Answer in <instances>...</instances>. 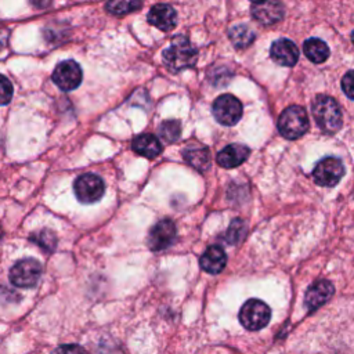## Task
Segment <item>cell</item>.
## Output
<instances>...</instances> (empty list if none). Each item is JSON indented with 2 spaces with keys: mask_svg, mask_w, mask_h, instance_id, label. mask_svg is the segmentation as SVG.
Returning <instances> with one entry per match:
<instances>
[{
  "mask_svg": "<svg viewBox=\"0 0 354 354\" xmlns=\"http://www.w3.org/2000/svg\"><path fill=\"white\" fill-rule=\"evenodd\" d=\"M196 48L184 36H176L163 51V62L171 72L191 68L196 62Z\"/></svg>",
  "mask_w": 354,
  "mask_h": 354,
  "instance_id": "obj_1",
  "label": "cell"
},
{
  "mask_svg": "<svg viewBox=\"0 0 354 354\" xmlns=\"http://www.w3.org/2000/svg\"><path fill=\"white\" fill-rule=\"evenodd\" d=\"M313 116L318 127L326 133H336L343 123V116L339 104L328 95H318L313 102Z\"/></svg>",
  "mask_w": 354,
  "mask_h": 354,
  "instance_id": "obj_2",
  "label": "cell"
},
{
  "mask_svg": "<svg viewBox=\"0 0 354 354\" xmlns=\"http://www.w3.org/2000/svg\"><path fill=\"white\" fill-rule=\"evenodd\" d=\"M278 130L288 140H296L308 130V116L303 106L286 108L278 119Z\"/></svg>",
  "mask_w": 354,
  "mask_h": 354,
  "instance_id": "obj_3",
  "label": "cell"
},
{
  "mask_svg": "<svg viewBox=\"0 0 354 354\" xmlns=\"http://www.w3.org/2000/svg\"><path fill=\"white\" fill-rule=\"evenodd\" d=\"M270 318V307L259 299H249L239 310V322L248 330H259L264 328Z\"/></svg>",
  "mask_w": 354,
  "mask_h": 354,
  "instance_id": "obj_4",
  "label": "cell"
},
{
  "mask_svg": "<svg viewBox=\"0 0 354 354\" xmlns=\"http://www.w3.org/2000/svg\"><path fill=\"white\" fill-rule=\"evenodd\" d=\"M41 275V264L32 257L17 261L10 270V281L18 288H33Z\"/></svg>",
  "mask_w": 354,
  "mask_h": 354,
  "instance_id": "obj_5",
  "label": "cell"
},
{
  "mask_svg": "<svg viewBox=\"0 0 354 354\" xmlns=\"http://www.w3.org/2000/svg\"><path fill=\"white\" fill-rule=\"evenodd\" d=\"M73 192L82 203H94L102 198L105 184L100 176L86 173L75 180Z\"/></svg>",
  "mask_w": 354,
  "mask_h": 354,
  "instance_id": "obj_6",
  "label": "cell"
},
{
  "mask_svg": "<svg viewBox=\"0 0 354 354\" xmlns=\"http://www.w3.org/2000/svg\"><path fill=\"white\" fill-rule=\"evenodd\" d=\"M212 109L216 120L224 126H234L242 116V104L236 97L231 94H223L217 97Z\"/></svg>",
  "mask_w": 354,
  "mask_h": 354,
  "instance_id": "obj_7",
  "label": "cell"
},
{
  "mask_svg": "<svg viewBox=\"0 0 354 354\" xmlns=\"http://www.w3.org/2000/svg\"><path fill=\"white\" fill-rule=\"evenodd\" d=\"M53 82L64 91H72L77 88L82 83L83 73L79 64L73 59L61 61L55 69L53 71L51 76Z\"/></svg>",
  "mask_w": 354,
  "mask_h": 354,
  "instance_id": "obj_8",
  "label": "cell"
},
{
  "mask_svg": "<svg viewBox=\"0 0 354 354\" xmlns=\"http://www.w3.org/2000/svg\"><path fill=\"white\" fill-rule=\"evenodd\" d=\"M343 173L344 167L342 160L337 158L328 156L317 163L315 169L313 170V178L318 185L333 187L340 181Z\"/></svg>",
  "mask_w": 354,
  "mask_h": 354,
  "instance_id": "obj_9",
  "label": "cell"
},
{
  "mask_svg": "<svg viewBox=\"0 0 354 354\" xmlns=\"http://www.w3.org/2000/svg\"><path fill=\"white\" fill-rule=\"evenodd\" d=\"M176 232H177L176 224L171 220L169 218L159 220L155 225L151 227L148 232V238H147L148 248L153 252L165 250L173 243L176 238Z\"/></svg>",
  "mask_w": 354,
  "mask_h": 354,
  "instance_id": "obj_10",
  "label": "cell"
},
{
  "mask_svg": "<svg viewBox=\"0 0 354 354\" xmlns=\"http://www.w3.org/2000/svg\"><path fill=\"white\" fill-rule=\"evenodd\" d=\"M148 22L151 25H153L155 28L163 30V32H169V30L176 28L177 12L171 6L165 4V3H159V4H155L149 10Z\"/></svg>",
  "mask_w": 354,
  "mask_h": 354,
  "instance_id": "obj_11",
  "label": "cell"
},
{
  "mask_svg": "<svg viewBox=\"0 0 354 354\" xmlns=\"http://www.w3.org/2000/svg\"><path fill=\"white\" fill-rule=\"evenodd\" d=\"M333 295V285L326 281L321 279L314 282L306 292L304 296V304L308 311H314L322 304H325Z\"/></svg>",
  "mask_w": 354,
  "mask_h": 354,
  "instance_id": "obj_12",
  "label": "cell"
},
{
  "mask_svg": "<svg viewBox=\"0 0 354 354\" xmlns=\"http://www.w3.org/2000/svg\"><path fill=\"white\" fill-rule=\"evenodd\" d=\"M272 59L282 66H293L299 59V48L289 39H279L271 46Z\"/></svg>",
  "mask_w": 354,
  "mask_h": 354,
  "instance_id": "obj_13",
  "label": "cell"
},
{
  "mask_svg": "<svg viewBox=\"0 0 354 354\" xmlns=\"http://www.w3.org/2000/svg\"><path fill=\"white\" fill-rule=\"evenodd\" d=\"M253 18L264 25L278 22L283 17V6L278 1H257L250 7Z\"/></svg>",
  "mask_w": 354,
  "mask_h": 354,
  "instance_id": "obj_14",
  "label": "cell"
},
{
  "mask_svg": "<svg viewBox=\"0 0 354 354\" xmlns=\"http://www.w3.org/2000/svg\"><path fill=\"white\" fill-rule=\"evenodd\" d=\"M225 263H227L225 252L218 245L209 246L199 259V264H201L202 270H205L209 274L221 272L225 267Z\"/></svg>",
  "mask_w": 354,
  "mask_h": 354,
  "instance_id": "obj_15",
  "label": "cell"
},
{
  "mask_svg": "<svg viewBox=\"0 0 354 354\" xmlns=\"http://www.w3.org/2000/svg\"><path fill=\"white\" fill-rule=\"evenodd\" d=\"M248 156H249L248 147H245L242 144H231V145H227L224 149H221L217 153L216 160L221 167L231 169V167H236L241 163H243Z\"/></svg>",
  "mask_w": 354,
  "mask_h": 354,
  "instance_id": "obj_16",
  "label": "cell"
},
{
  "mask_svg": "<svg viewBox=\"0 0 354 354\" xmlns=\"http://www.w3.org/2000/svg\"><path fill=\"white\" fill-rule=\"evenodd\" d=\"M133 149L136 153L153 159L162 152L160 141L153 134H140L133 140Z\"/></svg>",
  "mask_w": 354,
  "mask_h": 354,
  "instance_id": "obj_17",
  "label": "cell"
},
{
  "mask_svg": "<svg viewBox=\"0 0 354 354\" xmlns=\"http://www.w3.org/2000/svg\"><path fill=\"white\" fill-rule=\"evenodd\" d=\"M303 50L306 57L314 64H321L326 61L329 57V47L325 44V41L317 37H311L306 40Z\"/></svg>",
  "mask_w": 354,
  "mask_h": 354,
  "instance_id": "obj_18",
  "label": "cell"
},
{
  "mask_svg": "<svg viewBox=\"0 0 354 354\" xmlns=\"http://www.w3.org/2000/svg\"><path fill=\"white\" fill-rule=\"evenodd\" d=\"M184 159L196 170L205 171L210 165V153L207 148L191 147L184 151Z\"/></svg>",
  "mask_w": 354,
  "mask_h": 354,
  "instance_id": "obj_19",
  "label": "cell"
},
{
  "mask_svg": "<svg viewBox=\"0 0 354 354\" xmlns=\"http://www.w3.org/2000/svg\"><path fill=\"white\" fill-rule=\"evenodd\" d=\"M230 40L236 48H243L252 44L254 40V32L246 25H235L230 29Z\"/></svg>",
  "mask_w": 354,
  "mask_h": 354,
  "instance_id": "obj_20",
  "label": "cell"
},
{
  "mask_svg": "<svg viewBox=\"0 0 354 354\" xmlns=\"http://www.w3.org/2000/svg\"><path fill=\"white\" fill-rule=\"evenodd\" d=\"M30 241H33L37 246H40L46 252H53L57 245V236L51 230H40L30 235Z\"/></svg>",
  "mask_w": 354,
  "mask_h": 354,
  "instance_id": "obj_21",
  "label": "cell"
},
{
  "mask_svg": "<svg viewBox=\"0 0 354 354\" xmlns=\"http://www.w3.org/2000/svg\"><path fill=\"white\" fill-rule=\"evenodd\" d=\"M245 232H246V224L243 223V220L235 218L230 224V227L224 235V239L230 245H236L245 238Z\"/></svg>",
  "mask_w": 354,
  "mask_h": 354,
  "instance_id": "obj_22",
  "label": "cell"
},
{
  "mask_svg": "<svg viewBox=\"0 0 354 354\" xmlns=\"http://www.w3.org/2000/svg\"><path fill=\"white\" fill-rule=\"evenodd\" d=\"M181 126L177 120H165L159 126V134L166 142H174L180 137Z\"/></svg>",
  "mask_w": 354,
  "mask_h": 354,
  "instance_id": "obj_23",
  "label": "cell"
},
{
  "mask_svg": "<svg viewBox=\"0 0 354 354\" xmlns=\"http://www.w3.org/2000/svg\"><path fill=\"white\" fill-rule=\"evenodd\" d=\"M142 4L140 1H134V0H129V1H124V0H118V1H109L106 3V10L111 12V14H115V15H123L126 12H130V11H134L137 8H140Z\"/></svg>",
  "mask_w": 354,
  "mask_h": 354,
  "instance_id": "obj_24",
  "label": "cell"
},
{
  "mask_svg": "<svg viewBox=\"0 0 354 354\" xmlns=\"http://www.w3.org/2000/svg\"><path fill=\"white\" fill-rule=\"evenodd\" d=\"M12 93H14V88L10 79L0 73V105L8 104L12 98Z\"/></svg>",
  "mask_w": 354,
  "mask_h": 354,
  "instance_id": "obj_25",
  "label": "cell"
},
{
  "mask_svg": "<svg viewBox=\"0 0 354 354\" xmlns=\"http://www.w3.org/2000/svg\"><path fill=\"white\" fill-rule=\"evenodd\" d=\"M342 88L344 91V94L354 100V69L353 71H348L343 79H342Z\"/></svg>",
  "mask_w": 354,
  "mask_h": 354,
  "instance_id": "obj_26",
  "label": "cell"
},
{
  "mask_svg": "<svg viewBox=\"0 0 354 354\" xmlns=\"http://www.w3.org/2000/svg\"><path fill=\"white\" fill-rule=\"evenodd\" d=\"M53 354H87L80 346L76 344H64L57 347Z\"/></svg>",
  "mask_w": 354,
  "mask_h": 354,
  "instance_id": "obj_27",
  "label": "cell"
},
{
  "mask_svg": "<svg viewBox=\"0 0 354 354\" xmlns=\"http://www.w3.org/2000/svg\"><path fill=\"white\" fill-rule=\"evenodd\" d=\"M351 40H353V43H354V32H353V36H351Z\"/></svg>",
  "mask_w": 354,
  "mask_h": 354,
  "instance_id": "obj_28",
  "label": "cell"
}]
</instances>
